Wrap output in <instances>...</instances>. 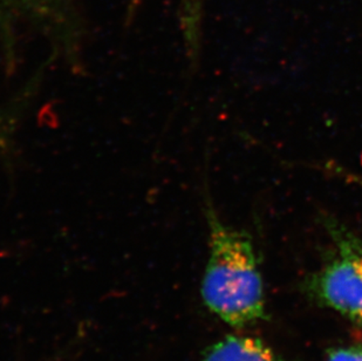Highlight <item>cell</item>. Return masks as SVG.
<instances>
[{
	"instance_id": "6da1fadb",
	"label": "cell",
	"mask_w": 362,
	"mask_h": 361,
	"mask_svg": "<svg viewBox=\"0 0 362 361\" xmlns=\"http://www.w3.org/2000/svg\"><path fill=\"white\" fill-rule=\"evenodd\" d=\"M209 257L201 284L205 306L223 323L245 328L267 319L259 259L250 234L226 224L204 196Z\"/></svg>"
},
{
	"instance_id": "7a4b0ae2",
	"label": "cell",
	"mask_w": 362,
	"mask_h": 361,
	"mask_svg": "<svg viewBox=\"0 0 362 361\" xmlns=\"http://www.w3.org/2000/svg\"><path fill=\"white\" fill-rule=\"evenodd\" d=\"M332 241V253L322 269L304 282V291L320 306L362 326V241L333 216L320 218Z\"/></svg>"
},
{
	"instance_id": "3957f363",
	"label": "cell",
	"mask_w": 362,
	"mask_h": 361,
	"mask_svg": "<svg viewBox=\"0 0 362 361\" xmlns=\"http://www.w3.org/2000/svg\"><path fill=\"white\" fill-rule=\"evenodd\" d=\"M202 361H286L259 338L230 334L209 346Z\"/></svg>"
},
{
	"instance_id": "277c9868",
	"label": "cell",
	"mask_w": 362,
	"mask_h": 361,
	"mask_svg": "<svg viewBox=\"0 0 362 361\" xmlns=\"http://www.w3.org/2000/svg\"><path fill=\"white\" fill-rule=\"evenodd\" d=\"M181 26L188 60L194 66L201 51L202 0H182Z\"/></svg>"
},
{
	"instance_id": "5b68a950",
	"label": "cell",
	"mask_w": 362,
	"mask_h": 361,
	"mask_svg": "<svg viewBox=\"0 0 362 361\" xmlns=\"http://www.w3.org/2000/svg\"><path fill=\"white\" fill-rule=\"evenodd\" d=\"M326 361H362V345L353 344L329 348Z\"/></svg>"
},
{
	"instance_id": "8992f818",
	"label": "cell",
	"mask_w": 362,
	"mask_h": 361,
	"mask_svg": "<svg viewBox=\"0 0 362 361\" xmlns=\"http://www.w3.org/2000/svg\"><path fill=\"white\" fill-rule=\"evenodd\" d=\"M13 146V122L0 110V159L11 153Z\"/></svg>"
},
{
	"instance_id": "52a82bcc",
	"label": "cell",
	"mask_w": 362,
	"mask_h": 361,
	"mask_svg": "<svg viewBox=\"0 0 362 361\" xmlns=\"http://www.w3.org/2000/svg\"><path fill=\"white\" fill-rule=\"evenodd\" d=\"M14 4L19 10L37 18L47 17L51 12V3L48 0H16Z\"/></svg>"
}]
</instances>
